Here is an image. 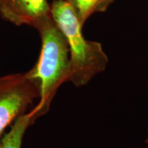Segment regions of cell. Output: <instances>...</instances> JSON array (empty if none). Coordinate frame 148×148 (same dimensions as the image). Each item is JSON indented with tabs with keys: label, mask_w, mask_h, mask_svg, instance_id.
Wrapping results in <instances>:
<instances>
[{
	"label": "cell",
	"mask_w": 148,
	"mask_h": 148,
	"mask_svg": "<svg viewBox=\"0 0 148 148\" xmlns=\"http://www.w3.org/2000/svg\"><path fill=\"white\" fill-rule=\"evenodd\" d=\"M35 28L41 38V50L36 64L28 72L39 84V102L32 110L36 119L49 110L58 88L68 81L70 53L65 37L51 15L41 20Z\"/></svg>",
	"instance_id": "obj_1"
},
{
	"label": "cell",
	"mask_w": 148,
	"mask_h": 148,
	"mask_svg": "<svg viewBox=\"0 0 148 148\" xmlns=\"http://www.w3.org/2000/svg\"><path fill=\"white\" fill-rule=\"evenodd\" d=\"M51 16L65 37L69 47L70 73L68 81L76 87L89 83L106 69L108 58L100 42L88 40L73 7L65 0H53Z\"/></svg>",
	"instance_id": "obj_2"
},
{
	"label": "cell",
	"mask_w": 148,
	"mask_h": 148,
	"mask_svg": "<svg viewBox=\"0 0 148 148\" xmlns=\"http://www.w3.org/2000/svg\"><path fill=\"white\" fill-rule=\"evenodd\" d=\"M39 97V84L28 71L0 77V140L4 130Z\"/></svg>",
	"instance_id": "obj_3"
},
{
	"label": "cell",
	"mask_w": 148,
	"mask_h": 148,
	"mask_svg": "<svg viewBox=\"0 0 148 148\" xmlns=\"http://www.w3.org/2000/svg\"><path fill=\"white\" fill-rule=\"evenodd\" d=\"M49 15L51 5L47 0H0V16L14 25L35 27Z\"/></svg>",
	"instance_id": "obj_4"
},
{
	"label": "cell",
	"mask_w": 148,
	"mask_h": 148,
	"mask_svg": "<svg viewBox=\"0 0 148 148\" xmlns=\"http://www.w3.org/2000/svg\"><path fill=\"white\" fill-rule=\"evenodd\" d=\"M35 120L32 110L18 116L10 130L0 140V148H21L25 130Z\"/></svg>",
	"instance_id": "obj_5"
},
{
	"label": "cell",
	"mask_w": 148,
	"mask_h": 148,
	"mask_svg": "<svg viewBox=\"0 0 148 148\" xmlns=\"http://www.w3.org/2000/svg\"><path fill=\"white\" fill-rule=\"evenodd\" d=\"M73 7L80 23L83 25L88 18L97 11L100 0H65Z\"/></svg>",
	"instance_id": "obj_6"
},
{
	"label": "cell",
	"mask_w": 148,
	"mask_h": 148,
	"mask_svg": "<svg viewBox=\"0 0 148 148\" xmlns=\"http://www.w3.org/2000/svg\"><path fill=\"white\" fill-rule=\"evenodd\" d=\"M113 1L114 0H100L97 5V12H104L108 7V5H110Z\"/></svg>",
	"instance_id": "obj_7"
},
{
	"label": "cell",
	"mask_w": 148,
	"mask_h": 148,
	"mask_svg": "<svg viewBox=\"0 0 148 148\" xmlns=\"http://www.w3.org/2000/svg\"><path fill=\"white\" fill-rule=\"evenodd\" d=\"M146 143L148 145V128H147V138H146Z\"/></svg>",
	"instance_id": "obj_8"
}]
</instances>
